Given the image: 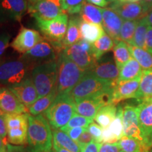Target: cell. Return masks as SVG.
I'll return each instance as SVG.
<instances>
[{"instance_id":"cell-17","label":"cell","mask_w":152,"mask_h":152,"mask_svg":"<svg viewBox=\"0 0 152 152\" xmlns=\"http://www.w3.org/2000/svg\"><path fill=\"white\" fill-rule=\"evenodd\" d=\"M28 109L38 99V94L31 78L25 79L18 84L7 87Z\"/></svg>"},{"instance_id":"cell-15","label":"cell","mask_w":152,"mask_h":152,"mask_svg":"<svg viewBox=\"0 0 152 152\" xmlns=\"http://www.w3.org/2000/svg\"><path fill=\"white\" fill-rule=\"evenodd\" d=\"M108 8L115 11L123 20H140L147 15L140 1L135 2L114 1L110 2Z\"/></svg>"},{"instance_id":"cell-31","label":"cell","mask_w":152,"mask_h":152,"mask_svg":"<svg viewBox=\"0 0 152 152\" xmlns=\"http://www.w3.org/2000/svg\"><path fill=\"white\" fill-rule=\"evenodd\" d=\"M57 92L56 88L46 96L36 101L28 109V112L33 115H37L42 113H45L54 101Z\"/></svg>"},{"instance_id":"cell-12","label":"cell","mask_w":152,"mask_h":152,"mask_svg":"<svg viewBox=\"0 0 152 152\" xmlns=\"http://www.w3.org/2000/svg\"><path fill=\"white\" fill-rule=\"evenodd\" d=\"M123 122L124 136L136 139L146 147L143 136L140 130L137 105L127 104L123 106Z\"/></svg>"},{"instance_id":"cell-59","label":"cell","mask_w":152,"mask_h":152,"mask_svg":"<svg viewBox=\"0 0 152 152\" xmlns=\"http://www.w3.org/2000/svg\"><path fill=\"white\" fill-rule=\"evenodd\" d=\"M118 152H124V151H121V150H120Z\"/></svg>"},{"instance_id":"cell-3","label":"cell","mask_w":152,"mask_h":152,"mask_svg":"<svg viewBox=\"0 0 152 152\" xmlns=\"http://www.w3.org/2000/svg\"><path fill=\"white\" fill-rule=\"evenodd\" d=\"M57 69V94L71 92L86 73V71L80 68L62 51L58 55Z\"/></svg>"},{"instance_id":"cell-54","label":"cell","mask_w":152,"mask_h":152,"mask_svg":"<svg viewBox=\"0 0 152 152\" xmlns=\"http://www.w3.org/2000/svg\"><path fill=\"white\" fill-rule=\"evenodd\" d=\"M109 1V3L112 2L114 1H123V2H135V1H140V0H107Z\"/></svg>"},{"instance_id":"cell-62","label":"cell","mask_w":152,"mask_h":152,"mask_svg":"<svg viewBox=\"0 0 152 152\" xmlns=\"http://www.w3.org/2000/svg\"><path fill=\"white\" fill-rule=\"evenodd\" d=\"M150 98H151V99H152V97H150Z\"/></svg>"},{"instance_id":"cell-25","label":"cell","mask_w":152,"mask_h":152,"mask_svg":"<svg viewBox=\"0 0 152 152\" xmlns=\"http://www.w3.org/2000/svg\"><path fill=\"white\" fill-rule=\"evenodd\" d=\"M53 141L61 147L71 152H82L81 148L77 142L68 135L67 133L60 129H52Z\"/></svg>"},{"instance_id":"cell-57","label":"cell","mask_w":152,"mask_h":152,"mask_svg":"<svg viewBox=\"0 0 152 152\" xmlns=\"http://www.w3.org/2000/svg\"><path fill=\"white\" fill-rule=\"evenodd\" d=\"M4 114H5L4 113V112L1 111V109H0V115H4Z\"/></svg>"},{"instance_id":"cell-56","label":"cell","mask_w":152,"mask_h":152,"mask_svg":"<svg viewBox=\"0 0 152 152\" xmlns=\"http://www.w3.org/2000/svg\"><path fill=\"white\" fill-rule=\"evenodd\" d=\"M30 1H31L32 3H36V2H38V1H40L42 0H30Z\"/></svg>"},{"instance_id":"cell-19","label":"cell","mask_w":152,"mask_h":152,"mask_svg":"<svg viewBox=\"0 0 152 152\" xmlns=\"http://www.w3.org/2000/svg\"><path fill=\"white\" fill-rule=\"evenodd\" d=\"M140 80L141 77L133 80L117 83L112 93L111 103L117 104L121 101L129 99H136Z\"/></svg>"},{"instance_id":"cell-2","label":"cell","mask_w":152,"mask_h":152,"mask_svg":"<svg viewBox=\"0 0 152 152\" xmlns=\"http://www.w3.org/2000/svg\"><path fill=\"white\" fill-rule=\"evenodd\" d=\"M76 103L69 93L56 95L45 115L52 129H60L76 114Z\"/></svg>"},{"instance_id":"cell-58","label":"cell","mask_w":152,"mask_h":152,"mask_svg":"<svg viewBox=\"0 0 152 152\" xmlns=\"http://www.w3.org/2000/svg\"><path fill=\"white\" fill-rule=\"evenodd\" d=\"M149 152H152V148H151V149H150V151H149Z\"/></svg>"},{"instance_id":"cell-30","label":"cell","mask_w":152,"mask_h":152,"mask_svg":"<svg viewBox=\"0 0 152 152\" xmlns=\"http://www.w3.org/2000/svg\"><path fill=\"white\" fill-rule=\"evenodd\" d=\"M129 49L133 58L141 66L143 71L152 68V54L147 49L128 45Z\"/></svg>"},{"instance_id":"cell-49","label":"cell","mask_w":152,"mask_h":152,"mask_svg":"<svg viewBox=\"0 0 152 152\" xmlns=\"http://www.w3.org/2000/svg\"><path fill=\"white\" fill-rule=\"evenodd\" d=\"M145 49L152 54V27L149 26L146 36Z\"/></svg>"},{"instance_id":"cell-37","label":"cell","mask_w":152,"mask_h":152,"mask_svg":"<svg viewBox=\"0 0 152 152\" xmlns=\"http://www.w3.org/2000/svg\"><path fill=\"white\" fill-rule=\"evenodd\" d=\"M123 107L122 105L117 106L116 115L115 118L112 121L109 127H108L111 132L118 139H121L124 136V128L123 122Z\"/></svg>"},{"instance_id":"cell-23","label":"cell","mask_w":152,"mask_h":152,"mask_svg":"<svg viewBox=\"0 0 152 152\" xmlns=\"http://www.w3.org/2000/svg\"><path fill=\"white\" fill-rule=\"evenodd\" d=\"M143 70L140 64L133 57L130 58L122 68L120 73L117 83L133 80L142 77Z\"/></svg>"},{"instance_id":"cell-6","label":"cell","mask_w":152,"mask_h":152,"mask_svg":"<svg viewBox=\"0 0 152 152\" xmlns=\"http://www.w3.org/2000/svg\"><path fill=\"white\" fill-rule=\"evenodd\" d=\"M35 19L37 28L47 40L50 42L55 49L62 51L61 42L65 37L69 21L67 13H63L50 20L39 18Z\"/></svg>"},{"instance_id":"cell-46","label":"cell","mask_w":152,"mask_h":152,"mask_svg":"<svg viewBox=\"0 0 152 152\" xmlns=\"http://www.w3.org/2000/svg\"><path fill=\"white\" fill-rule=\"evenodd\" d=\"M120 151L118 143H102L99 152H118Z\"/></svg>"},{"instance_id":"cell-28","label":"cell","mask_w":152,"mask_h":152,"mask_svg":"<svg viewBox=\"0 0 152 152\" xmlns=\"http://www.w3.org/2000/svg\"><path fill=\"white\" fill-rule=\"evenodd\" d=\"M117 105L115 104H110L103 106L94 118L95 121L102 128L109 127L112 121L115 118L116 115Z\"/></svg>"},{"instance_id":"cell-48","label":"cell","mask_w":152,"mask_h":152,"mask_svg":"<svg viewBox=\"0 0 152 152\" xmlns=\"http://www.w3.org/2000/svg\"><path fill=\"white\" fill-rule=\"evenodd\" d=\"M7 152H30L28 148L24 147L23 145H14L8 143L6 145Z\"/></svg>"},{"instance_id":"cell-13","label":"cell","mask_w":152,"mask_h":152,"mask_svg":"<svg viewBox=\"0 0 152 152\" xmlns=\"http://www.w3.org/2000/svg\"><path fill=\"white\" fill-rule=\"evenodd\" d=\"M112 94L86 98L76 102V113L83 116L94 119L96 113L104 106L112 104Z\"/></svg>"},{"instance_id":"cell-39","label":"cell","mask_w":152,"mask_h":152,"mask_svg":"<svg viewBox=\"0 0 152 152\" xmlns=\"http://www.w3.org/2000/svg\"><path fill=\"white\" fill-rule=\"evenodd\" d=\"M85 0H62L63 7L68 14H80Z\"/></svg>"},{"instance_id":"cell-40","label":"cell","mask_w":152,"mask_h":152,"mask_svg":"<svg viewBox=\"0 0 152 152\" xmlns=\"http://www.w3.org/2000/svg\"><path fill=\"white\" fill-rule=\"evenodd\" d=\"M87 130L92 135L93 140L94 142L102 143V132H103V128L99 125L95 123H92L87 128Z\"/></svg>"},{"instance_id":"cell-36","label":"cell","mask_w":152,"mask_h":152,"mask_svg":"<svg viewBox=\"0 0 152 152\" xmlns=\"http://www.w3.org/2000/svg\"><path fill=\"white\" fill-rule=\"evenodd\" d=\"M138 21L139 20H124L120 31L119 40L125 42L128 45H131Z\"/></svg>"},{"instance_id":"cell-7","label":"cell","mask_w":152,"mask_h":152,"mask_svg":"<svg viewBox=\"0 0 152 152\" xmlns=\"http://www.w3.org/2000/svg\"><path fill=\"white\" fill-rule=\"evenodd\" d=\"M30 64V61L21 58L0 64V84L9 87L28 78Z\"/></svg>"},{"instance_id":"cell-16","label":"cell","mask_w":152,"mask_h":152,"mask_svg":"<svg viewBox=\"0 0 152 152\" xmlns=\"http://www.w3.org/2000/svg\"><path fill=\"white\" fill-rule=\"evenodd\" d=\"M42 39H44L42 36L37 30L22 28L14 40L11 42L10 46L16 52L23 54Z\"/></svg>"},{"instance_id":"cell-11","label":"cell","mask_w":152,"mask_h":152,"mask_svg":"<svg viewBox=\"0 0 152 152\" xmlns=\"http://www.w3.org/2000/svg\"><path fill=\"white\" fill-rule=\"evenodd\" d=\"M120 70L110 56H102L96 60L94 66L86 71L89 75L103 80L117 83Z\"/></svg>"},{"instance_id":"cell-38","label":"cell","mask_w":152,"mask_h":152,"mask_svg":"<svg viewBox=\"0 0 152 152\" xmlns=\"http://www.w3.org/2000/svg\"><path fill=\"white\" fill-rule=\"evenodd\" d=\"M94 120L89 118L83 116L76 113L71 118L68 123L64 127L60 128L61 130L66 131V130L73 128H77V127H83V128H87L91 123H93Z\"/></svg>"},{"instance_id":"cell-52","label":"cell","mask_w":152,"mask_h":152,"mask_svg":"<svg viewBox=\"0 0 152 152\" xmlns=\"http://www.w3.org/2000/svg\"><path fill=\"white\" fill-rule=\"evenodd\" d=\"M53 152H71L68 151L67 149H64L61 146L57 144L56 142L53 141Z\"/></svg>"},{"instance_id":"cell-50","label":"cell","mask_w":152,"mask_h":152,"mask_svg":"<svg viewBox=\"0 0 152 152\" xmlns=\"http://www.w3.org/2000/svg\"><path fill=\"white\" fill-rule=\"evenodd\" d=\"M91 4H94L97 6V7L104 8V7H107L109 4V1L107 0H86Z\"/></svg>"},{"instance_id":"cell-43","label":"cell","mask_w":152,"mask_h":152,"mask_svg":"<svg viewBox=\"0 0 152 152\" xmlns=\"http://www.w3.org/2000/svg\"><path fill=\"white\" fill-rule=\"evenodd\" d=\"M102 143H116L118 139L111 132L109 128L103 129L102 132Z\"/></svg>"},{"instance_id":"cell-8","label":"cell","mask_w":152,"mask_h":152,"mask_svg":"<svg viewBox=\"0 0 152 152\" xmlns=\"http://www.w3.org/2000/svg\"><path fill=\"white\" fill-rule=\"evenodd\" d=\"M62 52L80 68L86 71L90 69L96 61L92 52V44L84 39L66 47Z\"/></svg>"},{"instance_id":"cell-24","label":"cell","mask_w":152,"mask_h":152,"mask_svg":"<svg viewBox=\"0 0 152 152\" xmlns=\"http://www.w3.org/2000/svg\"><path fill=\"white\" fill-rule=\"evenodd\" d=\"M80 34L82 39L93 44L105 34L102 25L83 21L80 23Z\"/></svg>"},{"instance_id":"cell-34","label":"cell","mask_w":152,"mask_h":152,"mask_svg":"<svg viewBox=\"0 0 152 152\" xmlns=\"http://www.w3.org/2000/svg\"><path fill=\"white\" fill-rule=\"evenodd\" d=\"M149 27V25L146 17L139 20L131 45L145 49L146 36Z\"/></svg>"},{"instance_id":"cell-5","label":"cell","mask_w":152,"mask_h":152,"mask_svg":"<svg viewBox=\"0 0 152 152\" xmlns=\"http://www.w3.org/2000/svg\"><path fill=\"white\" fill-rule=\"evenodd\" d=\"M58 69L55 61L45 62L33 68L31 79L38 94V99L56 88Z\"/></svg>"},{"instance_id":"cell-60","label":"cell","mask_w":152,"mask_h":152,"mask_svg":"<svg viewBox=\"0 0 152 152\" xmlns=\"http://www.w3.org/2000/svg\"><path fill=\"white\" fill-rule=\"evenodd\" d=\"M3 152H7V149H6V150H4V151Z\"/></svg>"},{"instance_id":"cell-44","label":"cell","mask_w":152,"mask_h":152,"mask_svg":"<svg viewBox=\"0 0 152 152\" xmlns=\"http://www.w3.org/2000/svg\"><path fill=\"white\" fill-rule=\"evenodd\" d=\"M93 140V138L92 135L90 134V133L89 132V131L87 130V129L85 131L83 134L80 136V137L77 140V144H79V146L81 148V150L84 148L87 144H90V142H92Z\"/></svg>"},{"instance_id":"cell-21","label":"cell","mask_w":152,"mask_h":152,"mask_svg":"<svg viewBox=\"0 0 152 152\" xmlns=\"http://www.w3.org/2000/svg\"><path fill=\"white\" fill-rule=\"evenodd\" d=\"M123 19L109 8L102 9V26L107 35L115 41L119 40Z\"/></svg>"},{"instance_id":"cell-1","label":"cell","mask_w":152,"mask_h":152,"mask_svg":"<svg viewBox=\"0 0 152 152\" xmlns=\"http://www.w3.org/2000/svg\"><path fill=\"white\" fill-rule=\"evenodd\" d=\"M49 121L42 114L28 115V149L30 152H48L53 147V134Z\"/></svg>"},{"instance_id":"cell-32","label":"cell","mask_w":152,"mask_h":152,"mask_svg":"<svg viewBox=\"0 0 152 152\" xmlns=\"http://www.w3.org/2000/svg\"><path fill=\"white\" fill-rule=\"evenodd\" d=\"M152 97V68L143 71L136 99Z\"/></svg>"},{"instance_id":"cell-55","label":"cell","mask_w":152,"mask_h":152,"mask_svg":"<svg viewBox=\"0 0 152 152\" xmlns=\"http://www.w3.org/2000/svg\"><path fill=\"white\" fill-rule=\"evenodd\" d=\"M6 150V145L4 143L2 139L0 137V152H3Z\"/></svg>"},{"instance_id":"cell-4","label":"cell","mask_w":152,"mask_h":152,"mask_svg":"<svg viewBox=\"0 0 152 152\" xmlns=\"http://www.w3.org/2000/svg\"><path fill=\"white\" fill-rule=\"evenodd\" d=\"M116 84L117 83L103 80L85 73L69 94L76 102L86 98L112 94Z\"/></svg>"},{"instance_id":"cell-10","label":"cell","mask_w":152,"mask_h":152,"mask_svg":"<svg viewBox=\"0 0 152 152\" xmlns=\"http://www.w3.org/2000/svg\"><path fill=\"white\" fill-rule=\"evenodd\" d=\"M28 11L34 18L45 20L54 18L65 12L62 0H42L38 2L32 3L28 7Z\"/></svg>"},{"instance_id":"cell-47","label":"cell","mask_w":152,"mask_h":152,"mask_svg":"<svg viewBox=\"0 0 152 152\" xmlns=\"http://www.w3.org/2000/svg\"><path fill=\"white\" fill-rule=\"evenodd\" d=\"M101 144L102 143L92 141L82 149V152H99Z\"/></svg>"},{"instance_id":"cell-35","label":"cell","mask_w":152,"mask_h":152,"mask_svg":"<svg viewBox=\"0 0 152 152\" xmlns=\"http://www.w3.org/2000/svg\"><path fill=\"white\" fill-rule=\"evenodd\" d=\"M28 125L7 130L9 143L14 145H25L28 144Z\"/></svg>"},{"instance_id":"cell-53","label":"cell","mask_w":152,"mask_h":152,"mask_svg":"<svg viewBox=\"0 0 152 152\" xmlns=\"http://www.w3.org/2000/svg\"><path fill=\"white\" fill-rule=\"evenodd\" d=\"M145 17L146 18H147L148 23H149L150 26H151L152 27V9L149 11V13H148L147 15Z\"/></svg>"},{"instance_id":"cell-26","label":"cell","mask_w":152,"mask_h":152,"mask_svg":"<svg viewBox=\"0 0 152 152\" xmlns=\"http://www.w3.org/2000/svg\"><path fill=\"white\" fill-rule=\"evenodd\" d=\"M80 18L83 21L102 25V9L85 2L80 12Z\"/></svg>"},{"instance_id":"cell-51","label":"cell","mask_w":152,"mask_h":152,"mask_svg":"<svg viewBox=\"0 0 152 152\" xmlns=\"http://www.w3.org/2000/svg\"><path fill=\"white\" fill-rule=\"evenodd\" d=\"M140 2L147 14L152 9V0H140Z\"/></svg>"},{"instance_id":"cell-42","label":"cell","mask_w":152,"mask_h":152,"mask_svg":"<svg viewBox=\"0 0 152 152\" xmlns=\"http://www.w3.org/2000/svg\"><path fill=\"white\" fill-rule=\"evenodd\" d=\"M86 128H83V127H77V128H70L64 131L66 133H67L68 135L71 137L74 141L77 142L80 136L87 130Z\"/></svg>"},{"instance_id":"cell-14","label":"cell","mask_w":152,"mask_h":152,"mask_svg":"<svg viewBox=\"0 0 152 152\" xmlns=\"http://www.w3.org/2000/svg\"><path fill=\"white\" fill-rule=\"evenodd\" d=\"M28 9L26 0H0V23L20 21Z\"/></svg>"},{"instance_id":"cell-61","label":"cell","mask_w":152,"mask_h":152,"mask_svg":"<svg viewBox=\"0 0 152 152\" xmlns=\"http://www.w3.org/2000/svg\"><path fill=\"white\" fill-rule=\"evenodd\" d=\"M48 152H53V151H48Z\"/></svg>"},{"instance_id":"cell-27","label":"cell","mask_w":152,"mask_h":152,"mask_svg":"<svg viewBox=\"0 0 152 152\" xmlns=\"http://www.w3.org/2000/svg\"><path fill=\"white\" fill-rule=\"evenodd\" d=\"M113 51L114 61L119 70L132 57L128 45L122 40L115 41Z\"/></svg>"},{"instance_id":"cell-18","label":"cell","mask_w":152,"mask_h":152,"mask_svg":"<svg viewBox=\"0 0 152 152\" xmlns=\"http://www.w3.org/2000/svg\"><path fill=\"white\" fill-rule=\"evenodd\" d=\"M21 58L30 63L55 61V48L48 40L42 39L28 52L23 54Z\"/></svg>"},{"instance_id":"cell-33","label":"cell","mask_w":152,"mask_h":152,"mask_svg":"<svg viewBox=\"0 0 152 152\" xmlns=\"http://www.w3.org/2000/svg\"><path fill=\"white\" fill-rule=\"evenodd\" d=\"M119 149L124 152H149L139 140L123 136L118 141Z\"/></svg>"},{"instance_id":"cell-29","label":"cell","mask_w":152,"mask_h":152,"mask_svg":"<svg viewBox=\"0 0 152 152\" xmlns=\"http://www.w3.org/2000/svg\"><path fill=\"white\" fill-rule=\"evenodd\" d=\"M115 40L107 34H104L98 40L92 44V52L96 60L102 58L104 54L113 49Z\"/></svg>"},{"instance_id":"cell-20","label":"cell","mask_w":152,"mask_h":152,"mask_svg":"<svg viewBox=\"0 0 152 152\" xmlns=\"http://www.w3.org/2000/svg\"><path fill=\"white\" fill-rule=\"evenodd\" d=\"M0 109L4 113H27L28 109L9 87H0Z\"/></svg>"},{"instance_id":"cell-45","label":"cell","mask_w":152,"mask_h":152,"mask_svg":"<svg viewBox=\"0 0 152 152\" xmlns=\"http://www.w3.org/2000/svg\"><path fill=\"white\" fill-rule=\"evenodd\" d=\"M0 137L2 139L5 145L9 143L8 137H7V128L5 121V114L0 115Z\"/></svg>"},{"instance_id":"cell-22","label":"cell","mask_w":152,"mask_h":152,"mask_svg":"<svg viewBox=\"0 0 152 152\" xmlns=\"http://www.w3.org/2000/svg\"><path fill=\"white\" fill-rule=\"evenodd\" d=\"M80 23L81 19L80 16L72 15L68 21V26L65 37L61 42L62 50L81 40Z\"/></svg>"},{"instance_id":"cell-9","label":"cell","mask_w":152,"mask_h":152,"mask_svg":"<svg viewBox=\"0 0 152 152\" xmlns=\"http://www.w3.org/2000/svg\"><path fill=\"white\" fill-rule=\"evenodd\" d=\"M137 100L140 130L146 147L152 148V99L151 98Z\"/></svg>"},{"instance_id":"cell-41","label":"cell","mask_w":152,"mask_h":152,"mask_svg":"<svg viewBox=\"0 0 152 152\" xmlns=\"http://www.w3.org/2000/svg\"><path fill=\"white\" fill-rule=\"evenodd\" d=\"M11 39V35L9 33H0V56L2 55L7 47L9 46V41Z\"/></svg>"}]
</instances>
